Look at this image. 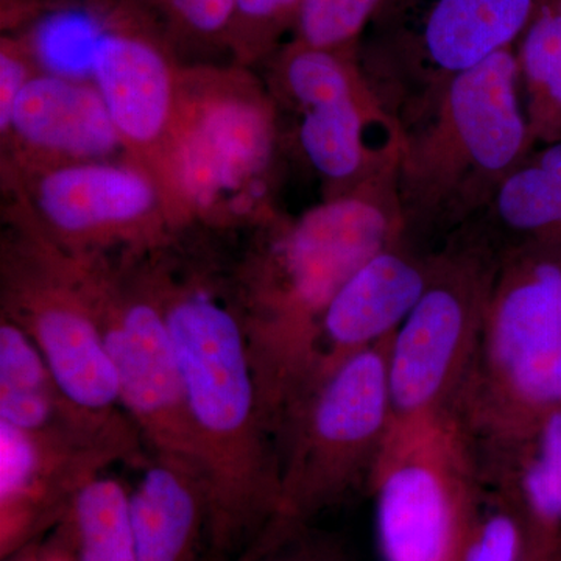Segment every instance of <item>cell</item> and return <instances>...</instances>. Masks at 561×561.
Listing matches in <instances>:
<instances>
[{
	"instance_id": "6da1fadb",
	"label": "cell",
	"mask_w": 561,
	"mask_h": 561,
	"mask_svg": "<svg viewBox=\"0 0 561 561\" xmlns=\"http://www.w3.org/2000/svg\"><path fill=\"white\" fill-rule=\"evenodd\" d=\"M179 360L184 405L209 486L206 561H236L275 518L278 440L231 295L151 271Z\"/></svg>"
},
{
	"instance_id": "7a4b0ae2",
	"label": "cell",
	"mask_w": 561,
	"mask_h": 561,
	"mask_svg": "<svg viewBox=\"0 0 561 561\" xmlns=\"http://www.w3.org/2000/svg\"><path fill=\"white\" fill-rule=\"evenodd\" d=\"M389 236V217L370 198H334L243 262L231 297L265 411L278 415L311 378L328 305L365 262L386 250Z\"/></svg>"
},
{
	"instance_id": "3957f363",
	"label": "cell",
	"mask_w": 561,
	"mask_h": 561,
	"mask_svg": "<svg viewBox=\"0 0 561 561\" xmlns=\"http://www.w3.org/2000/svg\"><path fill=\"white\" fill-rule=\"evenodd\" d=\"M391 337L317 375L284 416L278 505L257 540L306 527L324 508L371 485L390 431Z\"/></svg>"
},
{
	"instance_id": "277c9868",
	"label": "cell",
	"mask_w": 561,
	"mask_h": 561,
	"mask_svg": "<svg viewBox=\"0 0 561 561\" xmlns=\"http://www.w3.org/2000/svg\"><path fill=\"white\" fill-rule=\"evenodd\" d=\"M271 103L241 69L181 72L160 184L172 219H219L250 203L272 160Z\"/></svg>"
},
{
	"instance_id": "5b68a950",
	"label": "cell",
	"mask_w": 561,
	"mask_h": 561,
	"mask_svg": "<svg viewBox=\"0 0 561 561\" xmlns=\"http://www.w3.org/2000/svg\"><path fill=\"white\" fill-rule=\"evenodd\" d=\"M66 257L98 321L122 404L147 448L198 461L175 346L151 272L110 267L105 257Z\"/></svg>"
},
{
	"instance_id": "8992f818",
	"label": "cell",
	"mask_w": 561,
	"mask_h": 561,
	"mask_svg": "<svg viewBox=\"0 0 561 561\" xmlns=\"http://www.w3.org/2000/svg\"><path fill=\"white\" fill-rule=\"evenodd\" d=\"M456 420L390 427L371 486L386 561H460L478 511Z\"/></svg>"
},
{
	"instance_id": "52a82bcc",
	"label": "cell",
	"mask_w": 561,
	"mask_h": 561,
	"mask_svg": "<svg viewBox=\"0 0 561 561\" xmlns=\"http://www.w3.org/2000/svg\"><path fill=\"white\" fill-rule=\"evenodd\" d=\"M2 305V316L27 332L77 409L105 426L138 430L122 404L98 321L65 253L38 236L7 251Z\"/></svg>"
},
{
	"instance_id": "ba28073f",
	"label": "cell",
	"mask_w": 561,
	"mask_h": 561,
	"mask_svg": "<svg viewBox=\"0 0 561 561\" xmlns=\"http://www.w3.org/2000/svg\"><path fill=\"white\" fill-rule=\"evenodd\" d=\"M479 409L502 431L530 434L561 408V267L531 262L486 309L481 345L468 381Z\"/></svg>"
},
{
	"instance_id": "9c48e42d",
	"label": "cell",
	"mask_w": 561,
	"mask_h": 561,
	"mask_svg": "<svg viewBox=\"0 0 561 561\" xmlns=\"http://www.w3.org/2000/svg\"><path fill=\"white\" fill-rule=\"evenodd\" d=\"M481 287L456 271L430 286L391 337L390 427L454 419L467 389L486 316Z\"/></svg>"
},
{
	"instance_id": "30bf717a",
	"label": "cell",
	"mask_w": 561,
	"mask_h": 561,
	"mask_svg": "<svg viewBox=\"0 0 561 561\" xmlns=\"http://www.w3.org/2000/svg\"><path fill=\"white\" fill-rule=\"evenodd\" d=\"M35 236L77 257L113 247L146 250L158 242L169 209L160 181L136 161L70 162L32 169Z\"/></svg>"
},
{
	"instance_id": "8fae6325",
	"label": "cell",
	"mask_w": 561,
	"mask_h": 561,
	"mask_svg": "<svg viewBox=\"0 0 561 561\" xmlns=\"http://www.w3.org/2000/svg\"><path fill=\"white\" fill-rule=\"evenodd\" d=\"M113 463L138 467L114 443L28 434L0 423V559L49 535L81 486Z\"/></svg>"
},
{
	"instance_id": "7c38bea8",
	"label": "cell",
	"mask_w": 561,
	"mask_h": 561,
	"mask_svg": "<svg viewBox=\"0 0 561 561\" xmlns=\"http://www.w3.org/2000/svg\"><path fill=\"white\" fill-rule=\"evenodd\" d=\"M181 72L157 36L124 18L106 22L92 57L91 81L122 146L157 180L179 105Z\"/></svg>"
},
{
	"instance_id": "4fadbf2b",
	"label": "cell",
	"mask_w": 561,
	"mask_h": 561,
	"mask_svg": "<svg viewBox=\"0 0 561 561\" xmlns=\"http://www.w3.org/2000/svg\"><path fill=\"white\" fill-rule=\"evenodd\" d=\"M548 0H383L381 21L391 50L453 79L511 49Z\"/></svg>"
},
{
	"instance_id": "5bb4252c",
	"label": "cell",
	"mask_w": 561,
	"mask_h": 561,
	"mask_svg": "<svg viewBox=\"0 0 561 561\" xmlns=\"http://www.w3.org/2000/svg\"><path fill=\"white\" fill-rule=\"evenodd\" d=\"M28 168L114 160L125 151L91 80L38 72L22 90L9 135Z\"/></svg>"
},
{
	"instance_id": "9a60e30c",
	"label": "cell",
	"mask_w": 561,
	"mask_h": 561,
	"mask_svg": "<svg viewBox=\"0 0 561 561\" xmlns=\"http://www.w3.org/2000/svg\"><path fill=\"white\" fill-rule=\"evenodd\" d=\"M431 276L419 262L387 249L365 262L321 317L309 381L356 351L391 337L423 297Z\"/></svg>"
},
{
	"instance_id": "2e32d148",
	"label": "cell",
	"mask_w": 561,
	"mask_h": 561,
	"mask_svg": "<svg viewBox=\"0 0 561 561\" xmlns=\"http://www.w3.org/2000/svg\"><path fill=\"white\" fill-rule=\"evenodd\" d=\"M130 490L138 561H206L209 486L198 461L151 453Z\"/></svg>"
},
{
	"instance_id": "e0dca14e",
	"label": "cell",
	"mask_w": 561,
	"mask_h": 561,
	"mask_svg": "<svg viewBox=\"0 0 561 561\" xmlns=\"http://www.w3.org/2000/svg\"><path fill=\"white\" fill-rule=\"evenodd\" d=\"M0 423L28 434L70 435L114 443L138 460L149 448L138 430L105 426L68 400L27 332L0 317Z\"/></svg>"
},
{
	"instance_id": "ac0fdd59",
	"label": "cell",
	"mask_w": 561,
	"mask_h": 561,
	"mask_svg": "<svg viewBox=\"0 0 561 561\" xmlns=\"http://www.w3.org/2000/svg\"><path fill=\"white\" fill-rule=\"evenodd\" d=\"M518 72L511 47L448 80L446 124L479 171H507L526 146V122L516 95Z\"/></svg>"
},
{
	"instance_id": "d6986e66",
	"label": "cell",
	"mask_w": 561,
	"mask_h": 561,
	"mask_svg": "<svg viewBox=\"0 0 561 561\" xmlns=\"http://www.w3.org/2000/svg\"><path fill=\"white\" fill-rule=\"evenodd\" d=\"M70 561H138L130 518V490L99 474L81 486L50 531Z\"/></svg>"
},
{
	"instance_id": "ffe728a7",
	"label": "cell",
	"mask_w": 561,
	"mask_h": 561,
	"mask_svg": "<svg viewBox=\"0 0 561 561\" xmlns=\"http://www.w3.org/2000/svg\"><path fill=\"white\" fill-rule=\"evenodd\" d=\"M301 110L300 144L316 171L334 181L353 179L367 160L368 113L359 88Z\"/></svg>"
},
{
	"instance_id": "44dd1931",
	"label": "cell",
	"mask_w": 561,
	"mask_h": 561,
	"mask_svg": "<svg viewBox=\"0 0 561 561\" xmlns=\"http://www.w3.org/2000/svg\"><path fill=\"white\" fill-rule=\"evenodd\" d=\"M497 213L513 230L561 227V140L502 181Z\"/></svg>"
},
{
	"instance_id": "7402d4cb",
	"label": "cell",
	"mask_w": 561,
	"mask_h": 561,
	"mask_svg": "<svg viewBox=\"0 0 561 561\" xmlns=\"http://www.w3.org/2000/svg\"><path fill=\"white\" fill-rule=\"evenodd\" d=\"M105 27L91 11L55 10L22 41L41 72L91 80L92 57Z\"/></svg>"
},
{
	"instance_id": "603a6c76",
	"label": "cell",
	"mask_w": 561,
	"mask_h": 561,
	"mask_svg": "<svg viewBox=\"0 0 561 561\" xmlns=\"http://www.w3.org/2000/svg\"><path fill=\"white\" fill-rule=\"evenodd\" d=\"M529 438L531 451L519 474V507L535 537L545 541L548 530L561 523V408L549 412Z\"/></svg>"
},
{
	"instance_id": "cb8c5ba5",
	"label": "cell",
	"mask_w": 561,
	"mask_h": 561,
	"mask_svg": "<svg viewBox=\"0 0 561 561\" xmlns=\"http://www.w3.org/2000/svg\"><path fill=\"white\" fill-rule=\"evenodd\" d=\"M518 61L542 113L561 119V14L553 0L524 33Z\"/></svg>"
},
{
	"instance_id": "d4e9b609",
	"label": "cell",
	"mask_w": 561,
	"mask_h": 561,
	"mask_svg": "<svg viewBox=\"0 0 561 561\" xmlns=\"http://www.w3.org/2000/svg\"><path fill=\"white\" fill-rule=\"evenodd\" d=\"M383 0H302L295 22V39L305 46L334 51L353 50Z\"/></svg>"
},
{
	"instance_id": "484cf974",
	"label": "cell",
	"mask_w": 561,
	"mask_h": 561,
	"mask_svg": "<svg viewBox=\"0 0 561 561\" xmlns=\"http://www.w3.org/2000/svg\"><path fill=\"white\" fill-rule=\"evenodd\" d=\"M531 535L522 507L518 512L502 504L482 515L476 511L460 561H530L537 548Z\"/></svg>"
},
{
	"instance_id": "4316f807",
	"label": "cell",
	"mask_w": 561,
	"mask_h": 561,
	"mask_svg": "<svg viewBox=\"0 0 561 561\" xmlns=\"http://www.w3.org/2000/svg\"><path fill=\"white\" fill-rule=\"evenodd\" d=\"M302 0H236L228 46L241 60H253L295 27Z\"/></svg>"
},
{
	"instance_id": "83f0119b",
	"label": "cell",
	"mask_w": 561,
	"mask_h": 561,
	"mask_svg": "<svg viewBox=\"0 0 561 561\" xmlns=\"http://www.w3.org/2000/svg\"><path fill=\"white\" fill-rule=\"evenodd\" d=\"M172 24L191 38L228 44L236 0H157Z\"/></svg>"
},
{
	"instance_id": "f1b7e54d",
	"label": "cell",
	"mask_w": 561,
	"mask_h": 561,
	"mask_svg": "<svg viewBox=\"0 0 561 561\" xmlns=\"http://www.w3.org/2000/svg\"><path fill=\"white\" fill-rule=\"evenodd\" d=\"M236 561H345L331 541L312 535L308 526L257 541Z\"/></svg>"
},
{
	"instance_id": "f546056e",
	"label": "cell",
	"mask_w": 561,
	"mask_h": 561,
	"mask_svg": "<svg viewBox=\"0 0 561 561\" xmlns=\"http://www.w3.org/2000/svg\"><path fill=\"white\" fill-rule=\"evenodd\" d=\"M38 72L31 51L20 36L0 39V133L7 138L14 106L25 84Z\"/></svg>"
},
{
	"instance_id": "4dcf8cb0",
	"label": "cell",
	"mask_w": 561,
	"mask_h": 561,
	"mask_svg": "<svg viewBox=\"0 0 561 561\" xmlns=\"http://www.w3.org/2000/svg\"><path fill=\"white\" fill-rule=\"evenodd\" d=\"M3 561H70V559L60 542L49 534L43 540L33 542L24 551Z\"/></svg>"
},
{
	"instance_id": "1f68e13d",
	"label": "cell",
	"mask_w": 561,
	"mask_h": 561,
	"mask_svg": "<svg viewBox=\"0 0 561 561\" xmlns=\"http://www.w3.org/2000/svg\"><path fill=\"white\" fill-rule=\"evenodd\" d=\"M553 3H556L557 10H559L561 14V0H553Z\"/></svg>"
}]
</instances>
